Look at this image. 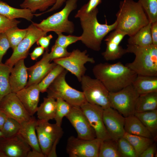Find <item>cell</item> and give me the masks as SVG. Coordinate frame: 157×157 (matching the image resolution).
<instances>
[{"mask_svg":"<svg viewBox=\"0 0 157 157\" xmlns=\"http://www.w3.org/2000/svg\"><path fill=\"white\" fill-rule=\"evenodd\" d=\"M98 13L97 8L87 13L83 6L75 16V18H79L83 30L80 40L86 47L96 51L100 50L102 40L115 29L117 25L116 21L110 25L106 20L105 24L100 23L97 17Z\"/></svg>","mask_w":157,"mask_h":157,"instance_id":"6da1fadb","label":"cell"},{"mask_svg":"<svg viewBox=\"0 0 157 157\" xmlns=\"http://www.w3.org/2000/svg\"><path fill=\"white\" fill-rule=\"evenodd\" d=\"M95 78L101 81L109 92H115L132 84L137 75L121 62L100 63L92 69Z\"/></svg>","mask_w":157,"mask_h":157,"instance_id":"7a4b0ae2","label":"cell"},{"mask_svg":"<svg viewBox=\"0 0 157 157\" xmlns=\"http://www.w3.org/2000/svg\"><path fill=\"white\" fill-rule=\"evenodd\" d=\"M116 16L115 30L124 32L129 37L150 22L140 5L133 0L121 1Z\"/></svg>","mask_w":157,"mask_h":157,"instance_id":"3957f363","label":"cell"},{"mask_svg":"<svg viewBox=\"0 0 157 157\" xmlns=\"http://www.w3.org/2000/svg\"><path fill=\"white\" fill-rule=\"evenodd\" d=\"M127 53H133V61L125 65L137 75L157 76V46H140L128 44Z\"/></svg>","mask_w":157,"mask_h":157,"instance_id":"277c9868","label":"cell"},{"mask_svg":"<svg viewBox=\"0 0 157 157\" xmlns=\"http://www.w3.org/2000/svg\"><path fill=\"white\" fill-rule=\"evenodd\" d=\"M78 0H67L65 7L60 11L42 20L40 23L33 22L38 27L47 33L53 31L57 34L62 33L71 34L74 31L73 22L68 17L71 13L76 8Z\"/></svg>","mask_w":157,"mask_h":157,"instance_id":"5b68a950","label":"cell"},{"mask_svg":"<svg viewBox=\"0 0 157 157\" xmlns=\"http://www.w3.org/2000/svg\"><path fill=\"white\" fill-rule=\"evenodd\" d=\"M68 71L65 69L48 88L47 97L61 99L72 106H79L86 101L83 92L70 86L67 82Z\"/></svg>","mask_w":157,"mask_h":157,"instance_id":"8992f818","label":"cell"},{"mask_svg":"<svg viewBox=\"0 0 157 157\" xmlns=\"http://www.w3.org/2000/svg\"><path fill=\"white\" fill-rule=\"evenodd\" d=\"M80 82L82 92L87 102L99 106L104 109L110 107L109 92L99 80L85 75Z\"/></svg>","mask_w":157,"mask_h":157,"instance_id":"52a82bcc","label":"cell"},{"mask_svg":"<svg viewBox=\"0 0 157 157\" xmlns=\"http://www.w3.org/2000/svg\"><path fill=\"white\" fill-rule=\"evenodd\" d=\"M139 94L132 84L115 92H109L110 107L125 117L134 115Z\"/></svg>","mask_w":157,"mask_h":157,"instance_id":"ba28073f","label":"cell"},{"mask_svg":"<svg viewBox=\"0 0 157 157\" xmlns=\"http://www.w3.org/2000/svg\"><path fill=\"white\" fill-rule=\"evenodd\" d=\"M86 50L81 51L76 49H74L68 56L53 60L67 71L74 75L79 82L85 75L87 69L85 64L87 63H94L95 61L87 54Z\"/></svg>","mask_w":157,"mask_h":157,"instance_id":"9c48e42d","label":"cell"},{"mask_svg":"<svg viewBox=\"0 0 157 157\" xmlns=\"http://www.w3.org/2000/svg\"><path fill=\"white\" fill-rule=\"evenodd\" d=\"M27 28L25 36L13 51L12 55L5 63L11 68L17 61L26 58L32 46L40 37L46 35L47 33L38 27L33 22Z\"/></svg>","mask_w":157,"mask_h":157,"instance_id":"30bf717a","label":"cell"},{"mask_svg":"<svg viewBox=\"0 0 157 157\" xmlns=\"http://www.w3.org/2000/svg\"><path fill=\"white\" fill-rule=\"evenodd\" d=\"M102 140L97 138L85 140L71 136L67 140V152L70 157H98Z\"/></svg>","mask_w":157,"mask_h":157,"instance_id":"8fae6325","label":"cell"},{"mask_svg":"<svg viewBox=\"0 0 157 157\" xmlns=\"http://www.w3.org/2000/svg\"><path fill=\"white\" fill-rule=\"evenodd\" d=\"M36 130L41 151L45 157H47L55 142L62 136L63 129L56 123L51 124L49 122L38 119Z\"/></svg>","mask_w":157,"mask_h":157,"instance_id":"7c38bea8","label":"cell"},{"mask_svg":"<svg viewBox=\"0 0 157 157\" xmlns=\"http://www.w3.org/2000/svg\"><path fill=\"white\" fill-rule=\"evenodd\" d=\"M94 130L96 138L103 140L111 139L104 124V109L100 106L86 101L80 106Z\"/></svg>","mask_w":157,"mask_h":157,"instance_id":"4fadbf2b","label":"cell"},{"mask_svg":"<svg viewBox=\"0 0 157 157\" xmlns=\"http://www.w3.org/2000/svg\"><path fill=\"white\" fill-rule=\"evenodd\" d=\"M0 110L8 117L21 124L31 117L28 113L16 94L11 92L4 97L0 102Z\"/></svg>","mask_w":157,"mask_h":157,"instance_id":"5bb4252c","label":"cell"},{"mask_svg":"<svg viewBox=\"0 0 157 157\" xmlns=\"http://www.w3.org/2000/svg\"><path fill=\"white\" fill-rule=\"evenodd\" d=\"M31 149L19 134L0 138V157H26Z\"/></svg>","mask_w":157,"mask_h":157,"instance_id":"9a60e30c","label":"cell"},{"mask_svg":"<svg viewBox=\"0 0 157 157\" xmlns=\"http://www.w3.org/2000/svg\"><path fill=\"white\" fill-rule=\"evenodd\" d=\"M66 117L75 129L78 138L85 140L96 138L94 130L80 106H72Z\"/></svg>","mask_w":157,"mask_h":157,"instance_id":"2e32d148","label":"cell"},{"mask_svg":"<svg viewBox=\"0 0 157 157\" xmlns=\"http://www.w3.org/2000/svg\"><path fill=\"white\" fill-rule=\"evenodd\" d=\"M103 119L111 139L117 141L123 137L125 117L118 111L111 107L104 109Z\"/></svg>","mask_w":157,"mask_h":157,"instance_id":"e0dca14e","label":"cell"},{"mask_svg":"<svg viewBox=\"0 0 157 157\" xmlns=\"http://www.w3.org/2000/svg\"><path fill=\"white\" fill-rule=\"evenodd\" d=\"M126 35L124 33L115 29L106 37L105 40L106 48L102 53L105 60H115L121 58L127 53L126 49H123L120 45Z\"/></svg>","mask_w":157,"mask_h":157,"instance_id":"ac0fdd59","label":"cell"},{"mask_svg":"<svg viewBox=\"0 0 157 157\" xmlns=\"http://www.w3.org/2000/svg\"><path fill=\"white\" fill-rule=\"evenodd\" d=\"M49 51H46L42 59L33 65L27 68L28 79L26 87L38 84L56 65L51 61Z\"/></svg>","mask_w":157,"mask_h":157,"instance_id":"d6986e66","label":"cell"},{"mask_svg":"<svg viewBox=\"0 0 157 157\" xmlns=\"http://www.w3.org/2000/svg\"><path fill=\"white\" fill-rule=\"evenodd\" d=\"M40 92L38 84H34L19 91L16 94L25 109L31 116L36 113Z\"/></svg>","mask_w":157,"mask_h":157,"instance_id":"ffe728a7","label":"cell"},{"mask_svg":"<svg viewBox=\"0 0 157 157\" xmlns=\"http://www.w3.org/2000/svg\"><path fill=\"white\" fill-rule=\"evenodd\" d=\"M24 60L17 61L11 68L9 78L11 92L16 93L24 88L27 84L28 74Z\"/></svg>","mask_w":157,"mask_h":157,"instance_id":"44dd1931","label":"cell"},{"mask_svg":"<svg viewBox=\"0 0 157 157\" xmlns=\"http://www.w3.org/2000/svg\"><path fill=\"white\" fill-rule=\"evenodd\" d=\"M37 120L33 116L27 121L21 124L19 134L31 149L42 152L37 135L36 126Z\"/></svg>","mask_w":157,"mask_h":157,"instance_id":"7402d4cb","label":"cell"},{"mask_svg":"<svg viewBox=\"0 0 157 157\" xmlns=\"http://www.w3.org/2000/svg\"><path fill=\"white\" fill-rule=\"evenodd\" d=\"M124 129L125 132L130 134L153 138L150 132L134 115L125 117Z\"/></svg>","mask_w":157,"mask_h":157,"instance_id":"603a6c76","label":"cell"},{"mask_svg":"<svg viewBox=\"0 0 157 157\" xmlns=\"http://www.w3.org/2000/svg\"><path fill=\"white\" fill-rule=\"evenodd\" d=\"M132 84L139 95L157 92V76L137 75Z\"/></svg>","mask_w":157,"mask_h":157,"instance_id":"cb8c5ba5","label":"cell"},{"mask_svg":"<svg viewBox=\"0 0 157 157\" xmlns=\"http://www.w3.org/2000/svg\"><path fill=\"white\" fill-rule=\"evenodd\" d=\"M0 15L10 19L22 18L30 21L34 14L29 9L14 8L0 0Z\"/></svg>","mask_w":157,"mask_h":157,"instance_id":"d4e9b609","label":"cell"},{"mask_svg":"<svg viewBox=\"0 0 157 157\" xmlns=\"http://www.w3.org/2000/svg\"><path fill=\"white\" fill-rule=\"evenodd\" d=\"M56 107V99L47 97L43 98L42 102L38 107L36 112L38 119L47 121L54 119Z\"/></svg>","mask_w":157,"mask_h":157,"instance_id":"484cf974","label":"cell"},{"mask_svg":"<svg viewBox=\"0 0 157 157\" xmlns=\"http://www.w3.org/2000/svg\"><path fill=\"white\" fill-rule=\"evenodd\" d=\"M157 92L140 94L135 107V113H142L156 110Z\"/></svg>","mask_w":157,"mask_h":157,"instance_id":"4316f807","label":"cell"},{"mask_svg":"<svg viewBox=\"0 0 157 157\" xmlns=\"http://www.w3.org/2000/svg\"><path fill=\"white\" fill-rule=\"evenodd\" d=\"M151 23L142 27L128 40L129 44L140 46H146L152 44L151 35Z\"/></svg>","mask_w":157,"mask_h":157,"instance_id":"83f0119b","label":"cell"},{"mask_svg":"<svg viewBox=\"0 0 157 157\" xmlns=\"http://www.w3.org/2000/svg\"><path fill=\"white\" fill-rule=\"evenodd\" d=\"M134 115L150 132L154 140L156 139L157 134V110L135 113Z\"/></svg>","mask_w":157,"mask_h":157,"instance_id":"f1b7e54d","label":"cell"},{"mask_svg":"<svg viewBox=\"0 0 157 157\" xmlns=\"http://www.w3.org/2000/svg\"><path fill=\"white\" fill-rule=\"evenodd\" d=\"M123 137L126 139L133 147L137 157L154 142L153 138L133 135L125 132Z\"/></svg>","mask_w":157,"mask_h":157,"instance_id":"f546056e","label":"cell"},{"mask_svg":"<svg viewBox=\"0 0 157 157\" xmlns=\"http://www.w3.org/2000/svg\"><path fill=\"white\" fill-rule=\"evenodd\" d=\"M98 157H122L117 141L112 139L102 140Z\"/></svg>","mask_w":157,"mask_h":157,"instance_id":"4dcf8cb0","label":"cell"},{"mask_svg":"<svg viewBox=\"0 0 157 157\" xmlns=\"http://www.w3.org/2000/svg\"><path fill=\"white\" fill-rule=\"evenodd\" d=\"M11 68L0 63V102L6 95L11 92L9 78Z\"/></svg>","mask_w":157,"mask_h":157,"instance_id":"1f68e13d","label":"cell"},{"mask_svg":"<svg viewBox=\"0 0 157 157\" xmlns=\"http://www.w3.org/2000/svg\"><path fill=\"white\" fill-rule=\"evenodd\" d=\"M57 0H24L20 5L22 8L29 9L32 13L37 10L44 11L53 6Z\"/></svg>","mask_w":157,"mask_h":157,"instance_id":"d6a6232c","label":"cell"},{"mask_svg":"<svg viewBox=\"0 0 157 157\" xmlns=\"http://www.w3.org/2000/svg\"><path fill=\"white\" fill-rule=\"evenodd\" d=\"M27 28L21 29L17 26L10 28L5 32L13 51L25 36Z\"/></svg>","mask_w":157,"mask_h":157,"instance_id":"836d02e7","label":"cell"},{"mask_svg":"<svg viewBox=\"0 0 157 157\" xmlns=\"http://www.w3.org/2000/svg\"><path fill=\"white\" fill-rule=\"evenodd\" d=\"M64 69L62 66L56 64L38 84L40 92H46L49 86Z\"/></svg>","mask_w":157,"mask_h":157,"instance_id":"e575fe53","label":"cell"},{"mask_svg":"<svg viewBox=\"0 0 157 157\" xmlns=\"http://www.w3.org/2000/svg\"><path fill=\"white\" fill-rule=\"evenodd\" d=\"M56 107L54 119L56 124L61 126L63 119L70 111L72 106L66 101L60 98L56 99Z\"/></svg>","mask_w":157,"mask_h":157,"instance_id":"d590c367","label":"cell"},{"mask_svg":"<svg viewBox=\"0 0 157 157\" xmlns=\"http://www.w3.org/2000/svg\"><path fill=\"white\" fill-rule=\"evenodd\" d=\"M151 23L157 22V0H138Z\"/></svg>","mask_w":157,"mask_h":157,"instance_id":"8d00e7d4","label":"cell"},{"mask_svg":"<svg viewBox=\"0 0 157 157\" xmlns=\"http://www.w3.org/2000/svg\"><path fill=\"white\" fill-rule=\"evenodd\" d=\"M21 127L18 121L7 117L1 130L4 137L9 138L18 134Z\"/></svg>","mask_w":157,"mask_h":157,"instance_id":"74e56055","label":"cell"},{"mask_svg":"<svg viewBox=\"0 0 157 157\" xmlns=\"http://www.w3.org/2000/svg\"><path fill=\"white\" fill-rule=\"evenodd\" d=\"M117 142L122 157H137L133 147L126 139L122 137Z\"/></svg>","mask_w":157,"mask_h":157,"instance_id":"f35d334b","label":"cell"},{"mask_svg":"<svg viewBox=\"0 0 157 157\" xmlns=\"http://www.w3.org/2000/svg\"><path fill=\"white\" fill-rule=\"evenodd\" d=\"M58 37L56 40L55 44L65 48L69 45L80 40V36H77L69 35H63L62 33L57 34Z\"/></svg>","mask_w":157,"mask_h":157,"instance_id":"ab89813d","label":"cell"},{"mask_svg":"<svg viewBox=\"0 0 157 157\" xmlns=\"http://www.w3.org/2000/svg\"><path fill=\"white\" fill-rule=\"evenodd\" d=\"M49 53L51 61L58 58H64L69 56L71 52H68L65 48L54 44L51 48Z\"/></svg>","mask_w":157,"mask_h":157,"instance_id":"60d3db41","label":"cell"},{"mask_svg":"<svg viewBox=\"0 0 157 157\" xmlns=\"http://www.w3.org/2000/svg\"><path fill=\"white\" fill-rule=\"evenodd\" d=\"M20 21L16 19H10L0 15V34L4 33L9 28L17 26Z\"/></svg>","mask_w":157,"mask_h":157,"instance_id":"b9f144b4","label":"cell"},{"mask_svg":"<svg viewBox=\"0 0 157 157\" xmlns=\"http://www.w3.org/2000/svg\"><path fill=\"white\" fill-rule=\"evenodd\" d=\"M10 47V44L5 33H0V63L2 62L3 56Z\"/></svg>","mask_w":157,"mask_h":157,"instance_id":"7bdbcfd3","label":"cell"},{"mask_svg":"<svg viewBox=\"0 0 157 157\" xmlns=\"http://www.w3.org/2000/svg\"><path fill=\"white\" fill-rule=\"evenodd\" d=\"M53 37L51 34L40 37L36 42L37 44L43 47L46 51H49L48 47L50 41Z\"/></svg>","mask_w":157,"mask_h":157,"instance_id":"ee69618b","label":"cell"},{"mask_svg":"<svg viewBox=\"0 0 157 157\" xmlns=\"http://www.w3.org/2000/svg\"><path fill=\"white\" fill-rule=\"evenodd\" d=\"M156 144L153 143L140 155L139 157H154L156 153Z\"/></svg>","mask_w":157,"mask_h":157,"instance_id":"f6af8a7d","label":"cell"},{"mask_svg":"<svg viewBox=\"0 0 157 157\" xmlns=\"http://www.w3.org/2000/svg\"><path fill=\"white\" fill-rule=\"evenodd\" d=\"M100 0H89L88 2L83 5L86 12H90L97 8L101 2Z\"/></svg>","mask_w":157,"mask_h":157,"instance_id":"bcb514c9","label":"cell"},{"mask_svg":"<svg viewBox=\"0 0 157 157\" xmlns=\"http://www.w3.org/2000/svg\"><path fill=\"white\" fill-rule=\"evenodd\" d=\"M150 33L152 44L157 46V22L151 23Z\"/></svg>","mask_w":157,"mask_h":157,"instance_id":"7dc6e473","label":"cell"},{"mask_svg":"<svg viewBox=\"0 0 157 157\" xmlns=\"http://www.w3.org/2000/svg\"><path fill=\"white\" fill-rule=\"evenodd\" d=\"M44 50L43 47L40 46L35 48L30 54L31 59L33 60H36L43 53Z\"/></svg>","mask_w":157,"mask_h":157,"instance_id":"c3c4849f","label":"cell"},{"mask_svg":"<svg viewBox=\"0 0 157 157\" xmlns=\"http://www.w3.org/2000/svg\"><path fill=\"white\" fill-rule=\"evenodd\" d=\"M66 1V0H57L55 3L51 8L43 13L36 14V16L41 15L44 13H49L56 10L60 8Z\"/></svg>","mask_w":157,"mask_h":157,"instance_id":"681fc988","label":"cell"},{"mask_svg":"<svg viewBox=\"0 0 157 157\" xmlns=\"http://www.w3.org/2000/svg\"><path fill=\"white\" fill-rule=\"evenodd\" d=\"M31 149L28 152L26 157H45L42 152Z\"/></svg>","mask_w":157,"mask_h":157,"instance_id":"f907efd6","label":"cell"},{"mask_svg":"<svg viewBox=\"0 0 157 157\" xmlns=\"http://www.w3.org/2000/svg\"><path fill=\"white\" fill-rule=\"evenodd\" d=\"M60 139H57L52 146L47 157H56L57 156L56 152V146Z\"/></svg>","mask_w":157,"mask_h":157,"instance_id":"816d5d0a","label":"cell"},{"mask_svg":"<svg viewBox=\"0 0 157 157\" xmlns=\"http://www.w3.org/2000/svg\"><path fill=\"white\" fill-rule=\"evenodd\" d=\"M7 117L0 110V129H1Z\"/></svg>","mask_w":157,"mask_h":157,"instance_id":"f5cc1de1","label":"cell"},{"mask_svg":"<svg viewBox=\"0 0 157 157\" xmlns=\"http://www.w3.org/2000/svg\"><path fill=\"white\" fill-rule=\"evenodd\" d=\"M3 137H4L2 133V132L1 131V130L0 129V138H2Z\"/></svg>","mask_w":157,"mask_h":157,"instance_id":"db71d44e","label":"cell"},{"mask_svg":"<svg viewBox=\"0 0 157 157\" xmlns=\"http://www.w3.org/2000/svg\"><path fill=\"white\" fill-rule=\"evenodd\" d=\"M101 0V1H102V0Z\"/></svg>","mask_w":157,"mask_h":157,"instance_id":"11a10c76","label":"cell"}]
</instances>
